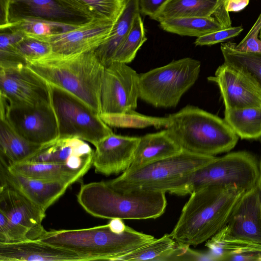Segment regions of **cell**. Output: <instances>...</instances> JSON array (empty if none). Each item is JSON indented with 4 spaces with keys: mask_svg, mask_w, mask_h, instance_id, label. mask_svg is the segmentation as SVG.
<instances>
[{
    "mask_svg": "<svg viewBox=\"0 0 261 261\" xmlns=\"http://www.w3.org/2000/svg\"><path fill=\"white\" fill-rule=\"evenodd\" d=\"M246 192L235 186H209L191 194L169 234L178 243L197 246L226 225Z\"/></svg>",
    "mask_w": 261,
    "mask_h": 261,
    "instance_id": "obj_1",
    "label": "cell"
},
{
    "mask_svg": "<svg viewBox=\"0 0 261 261\" xmlns=\"http://www.w3.org/2000/svg\"><path fill=\"white\" fill-rule=\"evenodd\" d=\"M27 66L49 84L75 95L99 114L105 66L94 50L65 55L52 53Z\"/></svg>",
    "mask_w": 261,
    "mask_h": 261,
    "instance_id": "obj_2",
    "label": "cell"
},
{
    "mask_svg": "<svg viewBox=\"0 0 261 261\" xmlns=\"http://www.w3.org/2000/svg\"><path fill=\"white\" fill-rule=\"evenodd\" d=\"M165 193L142 189L120 192L101 181L81 185L77 200L87 213L96 218L144 220L156 219L164 213Z\"/></svg>",
    "mask_w": 261,
    "mask_h": 261,
    "instance_id": "obj_3",
    "label": "cell"
},
{
    "mask_svg": "<svg viewBox=\"0 0 261 261\" xmlns=\"http://www.w3.org/2000/svg\"><path fill=\"white\" fill-rule=\"evenodd\" d=\"M154 239L128 226L123 232H115L107 224L79 229L45 230L37 240L72 251L84 260H116Z\"/></svg>",
    "mask_w": 261,
    "mask_h": 261,
    "instance_id": "obj_4",
    "label": "cell"
},
{
    "mask_svg": "<svg viewBox=\"0 0 261 261\" xmlns=\"http://www.w3.org/2000/svg\"><path fill=\"white\" fill-rule=\"evenodd\" d=\"M166 129L182 150L214 156L230 151L239 136L224 119L193 106L167 117Z\"/></svg>",
    "mask_w": 261,
    "mask_h": 261,
    "instance_id": "obj_5",
    "label": "cell"
},
{
    "mask_svg": "<svg viewBox=\"0 0 261 261\" xmlns=\"http://www.w3.org/2000/svg\"><path fill=\"white\" fill-rule=\"evenodd\" d=\"M259 164L251 153L244 151L229 153L167 186L165 192L191 194L209 186H235L246 191L258 185Z\"/></svg>",
    "mask_w": 261,
    "mask_h": 261,
    "instance_id": "obj_6",
    "label": "cell"
},
{
    "mask_svg": "<svg viewBox=\"0 0 261 261\" xmlns=\"http://www.w3.org/2000/svg\"><path fill=\"white\" fill-rule=\"evenodd\" d=\"M200 62L184 58L139 74V98L158 108H174L196 82Z\"/></svg>",
    "mask_w": 261,
    "mask_h": 261,
    "instance_id": "obj_7",
    "label": "cell"
},
{
    "mask_svg": "<svg viewBox=\"0 0 261 261\" xmlns=\"http://www.w3.org/2000/svg\"><path fill=\"white\" fill-rule=\"evenodd\" d=\"M216 158L182 150L175 155L135 170L126 171L119 176L106 182L111 187L120 192L139 189L164 191L169 184Z\"/></svg>",
    "mask_w": 261,
    "mask_h": 261,
    "instance_id": "obj_8",
    "label": "cell"
},
{
    "mask_svg": "<svg viewBox=\"0 0 261 261\" xmlns=\"http://www.w3.org/2000/svg\"><path fill=\"white\" fill-rule=\"evenodd\" d=\"M49 84L59 137H77L94 145L114 133L99 114L83 101L60 87Z\"/></svg>",
    "mask_w": 261,
    "mask_h": 261,
    "instance_id": "obj_9",
    "label": "cell"
},
{
    "mask_svg": "<svg viewBox=\"0 0 261 261\" xmlns=\"http://www.w3.org/2000/svg\"><path fill=\"white\" fill-rule=\"evenodd\" d=\"M139 74L127 64L112 62L105 66L100 114L123 115L134 112L139 98Z\"/></svg>",
    "mask_w": 261,
    "mask_h": 261,
    "instance_id": "obj_10",
    "label": "cell"
},
{
    "mask_svg": "<svg viewBox=\"0 0 261 261\" xmlns=\"http://www.w3.org/2000/svg\"><path fill=\"white\" fill-rule=\"evenodd\" d=\"M0 117L30 142L44 144L59 136L58 122L51 104L11 105L1 96Z\"/></svg>",
    "mask_w": 261,
    "mask_h": 261,
    "instance_id": "obj_11",
    "label": "cell"
},
{
    "mask_svg": "<svg viewBox=\"0 0 261 261\" xmlns=\"http://www.w3.org/2000/svg\"><path fill=\"white\" fill-rule=\"evenodd\" d=\"M0 95L11 105L51 104L49 83L27 65L0 67Z\"/></svg>",
    "mask_w": 261,
    "mask_h": 261,
    "instance_id": "obj_12",
    "label": "cell"
},
{
    "mask_svg": "<svg viewBox=\"0 0 261 261\" xmlns=\"http://www.w3.org/2000/svg\"><path fill=\"white\" fill-rule=\"evenodd\" d=\"M219 87L225 110L261 108V92L244 72L224 62L207 78Z\"/></svg>",
    "mask_w": 261,
    "mask_h": 261,
    "instance_id": "obj_13",
    "label": "cell"
},
{
    "mask_svg": "<svg viewBox=\"0 0 261 261\" xmlns=\"http://www.w3.org/2000/svg\"><path fill=\"white\" fill-rule=\"evenodd\" d=\"M0 212L28 240L38 239L45 230L42 225L45 211L6 184L0 185Z\"/></svg>",
    "mask_w": 261,
    "mask_h": 261,
    "instance_id": "obj_14",
    "label": "cell"
},
{
    "mask_svg": "<svg viewBox=\"0 0 261 261\" xmlns=\"http://www.w3.org/2000/svg\"><path fill=\"white\" fill-rule=\"evenodd\" d=\"M220 231L235 240L261 244V195L258 185L244 193Z\"/></svg>",
    "mask_w": 261,
    "mask_h": 261,
    "instance_id": "obj_15",
    "label": "cell"
},
{
    "mask_svg": "<svg viewBox=\"0 0 261 261\" xmlns=\"http://www.w3.org/2000/svg\"><path fill=\"white\" fill-rule=\"evenodd\" d=\"M140 137L110 135L94 145L95 172L109 176L126 171L130 166Z\"/></svg>",
    "mask_w": 261,
    "mask_h": 261,
    "instance_id": "obj_16",
    "label": "cell"
},
{
    "mask_svg": "<svg viewBox=\"0 0 261 261\" xmlns=\"http://www.w3.org/2000/svg\"><path fill=\"white\" fill-rule=\"evenodd\" d=\"M94 151L79 138L59 137L43 144L27 161L65 164L86 174L93 166Z\"/></svg>",
    "mask_w": 261,
    "mask_h": 261,
    "instance_id": "obj_17",
    "label": "cell"
},
{
    "mask_svg": "<svg viewBox=\"0 0 261 261\" xmlns=\"http://www.w3.org/2000/svg\"><path fill=\"white\" fill-rule=\"evenodd\" d=\"M114 22L91 20L56 35L46 42L55 53L71 55L95 50L108 38Z\"/></svg>",
    "mask_w": 261,
    "mask_h": 261,
    "instance_id": "obj_18",
    "label": "cell"
},
{
    "mask_svg": "<svg viewBox=\"0 0 261 261\" xmlns=\"http://www.w3.org/2000/svg\"><path fill=\"white\" fill-rule=\"evenodd\" d=\"M0 184L15 189L46 212L70 187L59 182L40 180L11 171L6 160L1 156Z\"/></svg>",
    "mask_w": 261,
    "mask_h": 261,
    "instance_id": "obj_19",
    "label": "cell"
},
{
    "mask_svg": "<svg viewBox=\"0 0 261 261\" xmlns=\"http://www.w3.org/2000/svg\"><path fill=\"white\" fill-rule=\"evenodd\" d=\"M23 18L73 25L89 21L63 6L58 0H14L9 6L6 24Z\"/></svg>",
    "mask_w": 261,
    "mask_h": 261,
    "instance_id": "obj_20",
    "label": "cell"
},
{
    "mask_svg": "<svg viewBox=\"0 0 261 261\" xmlns=\"http://www.w3.org/2000/svg\"><path fill=\"white\" fill-rule=\"evenodd\" d=\"M82 261L76 253L39 240L0 243V261Z\"/></svg>",
    "mask_w": 261,
    "mask_h": 261,
    "instance_id": "obj_21",
    "label": "cell"
},
{
    "mask_svg": "<svg viewBox=\"0 0 261 261\" xmlns=\"http://www.w3.org/2000/svg\"><path fill=\"white\" fill-rule=\"evenodd\" d=\"M225 4V0H169L153 20L214 16L223 28H228L231 21Z\"/></svg>",
    "mask_w": 261,
    "mask_h": 261,
    "instance_id": "obj_22",
    "label": "cell"
},
{
    "mask_svg": "<svg viewBox=\"0 0 261 261\" xmlns=\"http://www.w3.org/2000/svg\"><path fill=\"white\" fill-rule=\"evenodd\" d=\"M181 147L169 136L166 129L140 137L133 161L126 171L137 169L151 163L175 155Z\"/></svg>",
    "mask_w": 261,
    "mask_h": 261,
    "instance_id": "obj_23",
    "label": "cell"
},
{
    "mask_svg": "<svg viewBox=\"0 0 261 261\" xmlns=\"http://www.w3.org/2000/svg\"><path fill=\"white\" fill-rule=\"evenodd\" d=\"M139 13V0H124L123 8L114 22L108 38L94 50L104 66L112 62L117 50L129 33L135 17Z\"/></svg>",
    "mask_w": 261,
    "mask_h": 261,
    "instance_id": "obj_24",
    "label": "cell"
},
{
    "mask_svg": "<svg viewBox=\"0 0 261 261\" xmlns=\"http://www.w3.org/2000/svg\"><path fill=\"white\" fill-rule=\"evenodd\" d=\"M9 169L16 173L48 181L59 182L70 186L86 174L68 165L30 161L8 164Z\"/></svg>",
    "mask_w": 261,
    "mask_h": 261,
    "instance_id": "obj_25",
    "label": "cell"
},
{
    "mask_svg": "<svg viewBox=\"0 0 261 261\" xmlns=\"http://www.w3.org/2000/svg\"><path fill=\"white\" fill-rule=\"evenodd\" d=\"M43 144L29 141L18 135L4 117H0L1 156L8 161V164L28 161Z\"/></svg>",
    "mask_w": 261,
    "mask_h": 261,
    "instance_id": "obj_26",
    "label": "cell"
},
{
    "mask_svg": "<svg viewBox=\"0 0 261 261\" xmlns=\"http://www.w3.org/2000/svg\"><path fill=\"white\" fill-rule=\"evenodd\" d=\"M63 6L88 21L114 22L124 0H58Z\"/></svg>",
    "mask_w": 261,
    "mask_h": 261,
    "instance_id": "obj_27",
    "label": "cell"
},
{
    "mask_svg": "<svg viewBox=\"0 0 261 261\" xmlns=\"http://www.w3.org/2000/svg\"><path fill=\"white\" fill-rule=\"evenodd\" d=\"M159 23L161 28L169 33L197 38L224 29L214 17L175 18Z\"/></svg>",
    "mask_w": 261,
    "mask_h": 261,
    "instance_id": "obj_28",
    "label": "cell"
},
{
    "mask_svg": "<svg viewBox=\"0 0 261 261\" xmlns=\"http://www.w3.org/2000/svg\"><path fill=\"white\" fill-rule=\"evenodd\" d=\"M224 120L242 139L261 137V108L225 110Z\"/></svg>",
    "mask_w": 261,
    "mask_h": 261,
    "instance_id": "obj_29",
    "label": "cell"
},
{
    "mask_svg": "<svg viewBox=\"0 0 261 261\" xmlns=\"http://www.w3.org/2000/svg\"><path fill=\"white\" fill-rule=\"evenodd\" d=\"M234 43H222L224 62L246 74L261 92V53H244L234 48Z\"/></svg>",
    "mask_w": 261,
    "mask_h": 261,
    "instance_id": "obj_30",
    "label": "cell"
},
{
    "mask_svg": "<svg viewBox=\"0 0 261 261\" xmlns=\"http://www.w3.org/2000/svg\"><path fill=\"white\" fill-rule=\"evenodd\" d=\"M79 25H73L48 20L23 18L0 26V29H10L23 33L25 36L46 41L58 35Z\"/></svg>",
    "mask_w": 261,
    "mask_h": 261,
    "instance_id": "obj_31",
    "label": "cell"
},
{
    "mask_svg": "<svg viewBox=\"0 0 261 261\" xmlns=\"http://www.w3.org/2000/svg\"><path fill=\"white\" fill-rule=\"evenodd\" d=\"M177 242L169 234H165L159 239L136 249L116 259L123 261H165V259Z\"/></svg>",
    "mask_w": 261,
    "mask_h": 261,
    "instance_id": "obj_32",
    "label": "cell"
},
{
    "mask_svg": "<svg viewBox=\"0 0 261 261\" xmlns=\"http://www.w3.org/2000/svg\"><path fill=\"white\" fill-rule=\"evenodd\" d=\"M146 40L143 22L139 13L135 17L129 33L117 50L112 62L130 63Z\"/></svg>",
    "mask_w": 261,
    "mask_h": 261,
    "instance_id": "obj_33",
    "label": "cell"
},
{
    "mask_svg": "<svg viewBox=\"0 0 261 261\" xmlns=\"http://www.w3.org/2000/svg\"><path fill=\"white\" fill-rule=\"evenodd\" d=\"M15 48L17 53L26 60L27 63L53 52L52 47L48 42L25 36L16 44Z\"/></svg>",
    "mask_w": 261,
    "mask_h": 261,
    "instance_id": "obj_34",
    "label": "cell"
},
{
    "mask_svg": "<svg viewBox=\"0 0 261 261\" xmlns=\"http://www.w3.org/2000/svg\"><path fill=\"white\" fill-rule=\"evenodd\" d=\"M261 30V13L250 31L234 48L244 53H261V40L258 38Z\"/></svg>",
    "mask_w": 261,
    "mask_h": 261,
    "instance_id": "obj_35",
    "label": "cell"
},
{
    "mask_svg": "<svg viewBox=\"0 0 261 261\" xmlns=\"http://www.w3.org/2000/svg\"><path fill=\"white\" fill-rule=\"evenodd\" d=\"M243 30L242 26L223 29L197 38L196 45H212L238 36Z\"/></svg>",
    "mask_w": 261,
    "mask_h": 261,
    "instance_id": "obj_36",
    "label": "cell"
},
{
    "mask_svg": "<svg viewBox=\"0 0 261 261\" xmlns=\"http://www.w3.org/2000/svg\"><path fill=\"white\" fill-rule=\"evenodd\" d=\"M168 1L139 0L140 14L153 19Z\"/></svg>",
    "mask_w": 261,
    "mask_h": 261,
    "instance_id": "obj_37",
    "label": "cell"
},
{
    "mask_svg": "<svg viewBox=\"0 0 261 261\" xmlns=\"http://www.w3.org/2000/svg\"><path fill=\"white\" fill-rule=\"evenodd\" d=\"M249 0H225V9L228 12H237L244 9Z\"/></svg>",
    "mask_w": 261,
    "mask_h": 261,
    "instance_id": "obj_38",
    "label": "cell"
},
{
    "mask_svg": "<svg viewBox=\"0 0 261 261\" xmlns=\"http://www.w3.org/2000/svg\"><path fill=\"white\" fill-rule=\"evenodd\" d=\"M14 0H0V25L7 23V15L9 6Z\"/></svg>",
    "mask_w": 261,
    "mask_h": 261,
    "instance_id": "obj_39",
    "label": "cell"
},
{
    "mask_svg": "<svg viewBox=\"0 0 261 261\" xmlns=\"http://www.w3.org/2000/svg\"><path fill=\"white\" fill-rule=\"evenodd\" d=\"M123 220L119 218H114L111 219L108 223L111 229L115 232L121 233L123 232L127 226Z\"/></svg>",
    "mask_w": 261,
    "mask_h": 261,
    "instance_id": "obj_40",
    "label": "cell"
},
{
    "mask_svg": "<svg viewBox=\"0 0 261 261\" xmlns=\"http://www.w3.org/2000/svg\"><path fill=\"white\" fill-rule=\"evenodd\" d=\"M259 176L258 180V187L260 189V195H261V159L259 163Z\"/></svg>",
    "mask_w": 261,
    "mask_h": 261,
    "instance_id": "obj_41",
    "label": "cell"
},
{
    "mask_svg": "<svg viewBox=\"0 0 261 261\" xmlns=\"http://www.w3.org/2000/svg\"><path fill=\"white\" fill-rule=\"evenodd\" d=\"M259 38L261 40V30L259 32Z\"/></svg>",
    "mask_w": 261,
    "mask_h": 261,
    "instance_id": "obj_42",
    "label": "cell"
}]
</instances>
